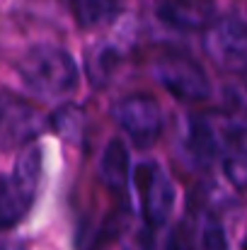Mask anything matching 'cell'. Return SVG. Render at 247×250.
<instances>
[{
	"label": "cell",
	"instance_id": "obj_1",
	"mask_svg": "<svg viewBox=\"0 0 247 250\" xmlns=\"http://www.w3.org/2000/svg\"><path fill=\"white\" fill-rule=\"evenodd\" d=\"M17 71L34 95L46 100H58L71 95L80 81L76 59L66 49L54 44H39L29 49L22 56Z\"/></svg>",
	"mask_w": 247,
	"mask_h": 250
},
{
	"label": "cell",
	"instance_id": "obj_2",
	"mask_svg": "<svg viewBox=\"0 0 247 250\" xmlns=\"http://www.w3.org/2000/svg\"><path fill=\"white\" fill-rule=\"evenodd\" d=\"M41 175V148L29 144L22 148L7 177H0V231L17 226L32 209Z\"/></svg>",
	"mask_w": 247,
	"mask_h": 250
},
{
	"label": "cell",
	"instance_id": "obj_3",
	"mask_svg": "<svg viewBox=\"0 0 247 250\" xmlns=\"http://www.w3.org/2000/svg\"><path fill=\"white\" fill-rule=\"evenodd\" d=\"M153 73L158 83L172 97L182 102H201L211 95V83H209L206 71L187 54H179V51L163 54L155 61Z\"/></svg>",
	"mask_w": 247,
	"mask_h": 250
},
{
	"label": "cell",
	"instance_id": "obj_4",
	"mask_svg": "<svg viewBox=\"0 0 247 250\" xmlns=\"http://www.w3.org/2000/svg\"><path fill=\"white\" fill-rule=\"evenodd\" d=\"M204 51L209 59L228 71V73H247V22L238 17L216 20L204 32Z\"/></svg>",
	"mask_w": 247,
	"mask_h": 250
},
{
	"label": "cell",
	"instance_id": "obj_5",
	"mask_svg": "<svg viewBox=\"0 0 247 250\" xmlns=\"http://www.w3.org/2000/svg\"><path fill=\"white\" fill-rule=\"evenodd\" d=\"M119 129L141 146H151L163 131V112L151 95H126L112 107Z\"/></svg>",
	"mask_w": 247,
	"mask_h": 250
},
{
	"label": "cell",
	"instance_id": "obj_6",
	"mask_svg": "<svg viewBox=\"0 0 247 250\" xmlns=\"http://www.w3.org/2000/svg\"><path fill=\"white\" fill-rule=\"evenodd\" d=\"M136 182L141 194V211L151 229L167 224L174 209V185L158 163H141L136 167Z\"/></svg>",
	"mask_w": 247,
	"mask_h": 250
},
{
	"label": "cell",
	"instance_id": "obj_7",
	"mask_svg": "<svg viewBox=\"0 0 247 250\" xmlns=\"http://www.w3.org/2000/svg\"><path fill=\"white\" fill-rule=\"evenodd\" d=\"M41 126L44 119L32 102L7 90L0 92V148H15L22 144L29 146Z\"/></svg>",
	"mask_w": 247,
	"mask_h": 250
},
{
	"label": "cell",
	"instance_id": "obj_8",
	"mask_svg": "<svg viewBox=\"0 0 247 250\" xmlns=\"http://www.w3.org/2000/svg\"><path fill=\"white\" fill-rule=\"evenodd\" d=\"M228 134L230 131L221 134L218 126L209 117H201V114L189 117L187 136H184V148H187L189 161L199 167H211L213 161L221 158Z\"/></svg>",
	"mask_w": 247,
	"mask_h": 250
},
{
	"label": "cell",
	"instance_id": "obj_9",
	"mask_svg": "<svg viewBox=\"0 0 247 250\" xmlns=\"http://www.w3.org/2000/svg\"><path fill=\"white\" fill-rule=\"evenodd\" d=\"M158 17L177 29H199L213 22V7L209 0H163Z\"/></svg>",
	"mask_w": 247,
	"mask_h": 250
},
{
	"label": "cell",
	"instance_id": "obj_10",
	"mask_svg": "<svg viewBox=\"0 0 247 250\" xmlns=\"http://www.w3.org/2000/svg\"><path fill=\"white\" fill-rule=\"evenodd\" d=\"M99 177L114 192H121L129 185L131 156H129V148H126V144L121 139H112L107 144V148L102 153V161H99Z\"/></svg>",
	"mask_w": 247,
	"mask_h": 250
},
{
	"label": "cell",
	"instance_id": "obj_11",
	"mask_svg": "<svg viewBox=\"0 0 247 250\" xmlns=\"http://www.w3.org/2000/svg\"><path fill=\"white\" fill-rule=\"evenodd\" d=\"M221 163L228 182L238 189H247V131L230 129L221 153Z\"/></svg>",
	"mask_w": 247,
	"mask_h": 250
},
{
	"label": "cell",
	"instance_id": "obj_12",
	"mask_svg": "<svg viewBox=\"0 0 247 250\" xmlns=\"http://www.w3.org/2000/svg\"><path fill=\"white\" fill-rule=\"evenodd\" d=\"M187 246H189V250H228L226 231H223L221 221L216 219V214L201 211L194 219L191 236H189Z\"/></svg>",
	"mask_w": 247,
	"mask_h": 250
},
{
	"label": "cell",
	"instance_id": "obj_13",
	"mask_svg": "<svg viewBox=\"0 0 247 250\" xmlns=\"http://www.w3.org/2000/svg\"><path fill=\"white\" fill-rule=\"evenodd\" d=\"M76 22L82 27H99L119 17L124 0H68Z\"/></svg>",
	"mask_w": 247,
	"mask_h": 250
},
{
	"label": "cell",
	"instance_id": "obj_14",
	"mask_svg": "<svg viewBox=\"0 0 247 250\" xmlns=\"http://www.w3.org/2000/svg\"><path fill=\"white\" fill-rule=\"evenodd\" d=\"M228 102H230L238 112L247 114V73L238 83L228 85Z\"/></svg>",
	"mask_w": 247,
	"mask_h": 250
},
{
	"label": "cell",
	"instance_id": "obj_15",
	"mask_svg": "<svg viewBox=\"0 0 247 250\" xmlns=\"http://www.w3.org/2000/svg\"><path fill=\"white\" fill-rule=\"evenodd\" d=\"M240 250H247V238L243 241V246H240Z\"/></svg>",
	"mask_w": 247,
	"mask_h": 250
}]
</instances>
